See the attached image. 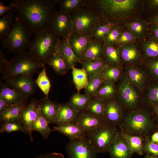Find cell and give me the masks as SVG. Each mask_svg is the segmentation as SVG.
Masks as SVG:
<instances>
[{
    "label": "cell",
    "mask_w": 158,
    "mask_h": 158,
    "mask_svg": "<svg viewBox=\"0 0 158 158\" xmlns=\"http://www.w3.org/2000/svg\"><path fill=\"white\" fill-rule=\"evenodd\" d=\"M57 0H14L10 6L16 18L31 35H35L50 28Z\"/></svg>",
    "instance_id": "1"
},
{
    "label": "cell",
    "mask_w": 158,
    "mask_h": 158,
    "mask_svg": "<svg viewBox=\"0 0 158 158\" xmlns=\"http://www.w3.org/2000/svg\"><path fill=\"white\" fill-rule=\"evenodd\" d=\"M140 2L138 0H86L84 7L109 21L117 23L133 16L139 8Z\"/></svg>",
    "instance_id": "2"
},
{
    "label": "cell",
    "mask_w": 158,
    "mask_h": 158,
    "mask_svg": "<svg viewBox=\"0 0 158 158\" xmlns=\"http://www.w3.org/2000/svg\"><path fill=\"white\" fill-rule=\"evenodd\" d=\"M43 65L28 51L16 54L8 61L0 50V70L2 79L22 75H33Z\"/></svg>",
    "instance_id": "3"
},
{
    "label": "cell",
    "mask_w": 158,
    "mask_h": 158,
    "mask_svg": "<svg viewBox=\"0 0 158 158\" xmlns=\"http://www.w3.org/2000/svg\"><path fill=\"white\" fill-rule=\"evenodd\" d=\"M60 38L50 28L35 35L28 51L43 65L47 63L56 51Z\"/></svg>",
    "instance_id": "4"
},
{
    "label": "cell",
    "mask_w": 158,
    "mask_h": 158,
    "mask_svg": "<svg viewBox=\"0 0 158 158\" xmlns=\"http://www.w3.org/2000/svg\"><path fill=\"white\" fill-rule=\"evenodd\" d=\"M119 133L116 126L106 122L87 134V136L97 154L109 152Z\"/></svg>",
    "instance_id": "5"
},
{
    "label": "cell",
    "mask_w": 158,
    "mask_h": 158,
    "mask_svg": "<svg viewBox=\"0 0 158 158\" xmlns=\"http://www.w3.org/2000/svg\"><path fill=\"white\" fill-rule=\"evenodd\" d=\"M152 126L149 112L145 109H140L128 113L123 121L122 127L124 133L140 136L147 133Z\"/></svg>",
    "instance_id": "6"
},
{
    "label": "cell",
    "mask_w": 158,
    "mask_h": 158,
    "mask_svg": "<svg viewBox=\"0 0 158 158\" xmlns=\"http://www.w3.org/2000/svg\"><path fill=\"white\" fill-rule=\"evenodd\" d=\"M31 35L16 18L12 30L3 40L2 50L6 49L7 51L16 54L26 51L31 41Z\"/></svg>",
    "instance_id": "7"
},
{
    "label": "cell",
    "mask_w": 158,
    "mask_h": 158,
    "mask_svg": "<svg viewBox=\"0 0 158 158\" xmlns=\"http://www.w3.org/2000/svg\"><path fill=\"white\" fill-rule=\"evenodd\" d=\"M71 15L73 32L90 37L95 26L102 18L96 12L85 7Z\"/></svg>",
    "instance_id": "8"
},
{
    "label": "cell",
    "mask_w": 158,
    "mask_h": 158,
    "mask_svg": "<svg viewBox=\"0 0 158 158\" xmlns=\"http://www.w3.org/2000/svg\"><path fill=\"white\" fill-rule=\"evenodd\" d=\"M141 93L124 74L117 87V96L122 105L131 111L137 109L140 103Z\"/></svg>",
    "instance_id": "9"
},
{
    "label": "cell",
    "mask_w": 158,
    "mask_h": 158,
    "mask_svg": "<svg viewBox=\"0 0 158 158\" xmlns=\"http://www.w3.org/2000/svg\"><path fill=\"white\" fill-rule=\"evenodd\" d=\"M142 64L125 65L124 73L129 81L143 94L150 82V75Z\"/></svg>",
    "instance_id": "10"
},
{
    "label": "cell",
    "mask_w": 158,
    "mask_h": 158,
    "mask_svg": "<svg viewBox=\"0 0 158 158\" xmlns=\"http://www.w3.org/2000/svg\"><path fill=\"white\" fill-rule=\"evenodd\" d=\"M66 151L68 158H97V153L87 136L80 139L70 140Z\"/></svg>",
    "instance_id": "11"
},
{
    "label": "cell",
    "mask_w": 158,
    "mask_h": 158,
    "mask_svg": "<svg viewBox=\"0 0 158 158\" xmlns=\"http://www.w3.org/2000/svg\"><path fill=\"white\" fill-rule=\"evenodd\" d=\"M5 80V84L8 87L26 98L32 95L36 90L37 85L32 75L16 76Z\"/></svg>",
    "instance_id": "12"
},
{
    "label": "cell",
    "mask_w": 158,
    "mask_h": 158,
    "mask_svg": "<svg viewBox=\"0 0 158 158\" xmlns=\"http://www.w3.org/2000/svg\"><path fill=\"white\" fill-rule=\"evenodd\" d=\"M50 28L60 38L68 37L73 32L71 15L56 11L51 19Z\"/></svg>",
    "instance_id": "13"
},
{
    "label": "cell",
    "mask_w": 158,
    "mask_h": 158,
    "mask_svg": "<svg viewBox=\"0 0 158 158\" xmlns=\"http://www.w3.org/2000/svg\"><path fill=\"white\" fill-rule=\"evenodd\" d=\"M122 104L117 95L104 101V118L106 122L116 126L123 115Z\"/></svg>",
    "instance_id": "14"
},
{
    "label": "cell",
    "mask_w": 158,
    "mask_h": 158,
    "mask_svg": "<svg viewBox=\"0 0 158 158\" xmlns=\"http://www.w3.org/2000/svg\"><path fill=\"white\" fill-rule=\"evenodd\" d=\"M119 51L122 63L125 65L142 64L145 59L136 42L120 47Z\"/></svg>",
    "instance_id": "15"
},
{
    "label": "cell",
    "mask_w": 158,
    "mask_h": 158,
    "mask_svg": "<svg viewBox=\"0 0 158 158\" xmlns=\"http://www.w3.org/2000/svg\"><path fill=\"white\" fill-rule=\"evenodd\" d=\"M40 103L35 101H31L25 109L22 116L21 124L32 142L33 140L32 126L38 115Z\"/></svg>",
    "instance_id": "16"
},
{
    "label": "cell",
    "mask_w": 158,
    "mask_h": 158,
    "mask_svg": "<svg viewBox=\"0 0 158 158\" xmlns=\"http://www.w3.org/2000/svg\"><path fill=\"white\" fill-rule=\"evenodd\" d=\"M109 152L112 158H130L133 153L126 140L119 133Z\"/></svg>",
    "instance_id": "17"
},
{
    "label": "cell",
    "mask_w": 158,
    "mask_h": 158,
    "mask_svg": "<svg viewBox=\"0 0 158 158\" xmlns=\"http://www.w3.org/2000/svg\"><path fill=\"white\" fill-rule=\"evenodd\" d=\"M106 122L104 118L84 112L79 114L75 123L80 127L87 135Z\"/></svg>",
    "instance_id": "18"
},
{
    "label": "cell",
    "mask_w": 158,
    "mask_h": 158,
    "mask_svg": "<svg viewBox=\"0 0 158 158\" xmlns=\"http://www.w3.org/2000/svg\"><path fill=\"white\" fill-rule=\"evenodd\" d=\"M124 25L137 39L143 40L148 35L149 24L141 19L127 20L124 23Z\"/></svg>",
    "instance_id": "19"
},
{
    "label": "cell",
    "mask_w": 158,
    "mask_h": 158,
    "mask_svg": "<svg viewBox=\"0 0 158 158\" xmlns=\"http://www.w3.org/2000/svg\"><path fill=\"white\" fill-rule=\"evenodd\" d=\"M56 49L66 61L70 68L80 63L79 59L75 56L69 44L68 37L60 38Z\"/></svg>",
    "instance_id": "20"
},
{
    "label": "cell",
    "mask_w": 158,
    "mask_h": 158,
    "mask_svg": "<svg viewBox=\"0 0 158 158\" xmlns=\"http://www.w3.org/2000/svg\"><path fill=\"white\" fill-rule=\"evenodd\" d=\"M25 102L11 105L5 111L0 114L1 122L18 123L21 124L23 112L26 108Z\"/></svg>",
    "instance_id": "21"
},
{
    "label": "cell",
    "mask_w": 158,
    "mask_h": 158,
    "mask_svg": "<svg viewBox=\"0 0 158 158\" xmlns=\"http://www.w3.org/2000/svg\"><path fill=\"white\" fill-rule=\"evenodd\" d=\"M79 114L68 103L60 104L54 124L59 125L75 123Z\"/></svg>",
    "instance_id": "22"
},
{
    "label": "cell",
    "mask_w": 158,
    "mask_h": 158,
    "mask_svg": "<svg viewBox=\"0 0 158 158\" xmlns=\"http://www.w3.org/2000/svg\"><path fill=\"white\" fill-rule=\"evenodd\" d=\"M91 37L73 32L68 36L69 44L74 54L79 59L87 45L91 40Z\"/></svg>",
    "instance_id": "23"
},
{
    "label": "cell",
    "mask_w": 158,
    "mask_h": 158,
    "mask_svg": "<svg viewBox=\"0 0 158 158\" xmlns=\"http://www.w3.org/2000/svg\"><path fill=\"white\" fill-rule=\"evenodd\" d=\"M41 113L48 123H54L57 117L59 104L51 101L46 97L40 103Z\"/></svg>",
    "instance_id": "24"
},
{
    "label": "cell",
    "mask_w": 158,
    "mask_h": 158,
    "mask_svg": "<svg viewBox=\"0 0 158 158\" xmlns=\"http://www.w3.org/2000/svg\"><path fill=\"white\" fill-rule=\"evenodd\" d=\"M53 129L68 137L70 140L80 139L87 136L83 130L75 123L57 125L53 127Z\"/></svg>",
    "instance_id": "25"
},
{
    "label": "cell",
    "mask_w": 158,
    "mask_h": 158,
    "mask_svg": "<svg viewBox=\"0 0 158 158\" xmlns=\"http://www.w3.org/2000/svg\"><path fill=\"white\" fill-rule=\"evenodd\" d=\"M104 45L103 43L91 39L83 51L80 61L102 58Z\"/></svg>",
    "instance_id": "26"
},
{
    "label": "cell",
    "mask_w": 158,
    "mask_h": 158,
    "mask_svg": "<svg viewBox=\"0 0 158 158\" xmlns=\"http://www.w3.org/2000/svg\"><path fill=\"white\" fill-rule=\"evenodd\" d=\"M80 63L86 72L89 80L99 74L107 64L102 58L80 61Z\"/></svg>",
    "instance_id": "27"
},
{
    "label": "cell",
    "mask_w": 158,
    "mask_h": 158,
    "mask_svg": "<svg viewBox=\"0 0 158 158\" xmlns=\"http://www.w3.org/2000/svg\"><path fill=\"white\" fill-rule=\"evenodd\" d=\"M141 50L145 59L158 57V40L150 34L142 40Z\"/></svg>",
    "instance_id": "28"
},
{
    "label": "cell",
    "mask_w": 158,
    "mask_h": 158,
    "mask_svg": "<svg viewBox=\"0 0 158 158\" xmlns=\"http://www.w3.org/2000/svg\"><path fill=\"white\" fill-rule=\"evenodd\" d=\"M114 23L102 18L94 27L90 36L91 39L104 44V41Z\"/></svg>",
    "instance_id": "29"
},
{
    "label": "cell",
    "mask_w": 158,
    "mask_h": 158,
    "mask_svg": "<svg viewBox=\"0 0 158 158\" xmlns=\"http://www.w3.org/2000/svg\"><path fill=\"white\" fill-rule=\"evenodd\" d=\"M120 47L109 44H104L102 58L107 64L121 67L122 63L120 54Z\"/></svg>",
    "instance_id": "30"
},
{
    "label": "cell",
    "mask_w": 158,
    "mask_h": 158,
    "mask_svg": "<svg viewBox=\"0 0 158 158\" xmlns=\"http://www.w3.org/2000/svg\"><path fill=\"white\" fill-rule=\"evenodd\" d=\"M0 96L10 105L25 102L26 98L17 91L8 87L1 81Z\"/></svg>",
    "instance_id": "31"
},
{
    "label": "cell",
    "mask_w": 158,
    "mask_h": 158,
    "mask_svg": "<svg viewBox=\"0 0 158 158\" xmlns=\"http://www.w3.org/2000/svg\"><path fill=\"white\" fill-rule=\"evenodd\" d=\"M99 74L104 82L115 84L121 79L124 73L121 67L107 64Z\"/></svg>",
    "instance_id": "32"
},
{
    "label": "cell",
    "mask_w": 158,
    "mask_h": 158,
    "mask_svg": "<svg viewBox=\"0 0 158 158\" xmlns=\"http://www.w3.org/2000/svg\"><path fill=\"white\" fill-rule=\"evenodd\" d=\"M92 98L91 96L85 93L78 92L71 96L68 104L76 111L80 113L85 112Z\"/></svg>",
    "instance_id": "33"
},
{
    "label": "cell",
    "mask_w": 158,
    "mask_h": 158,
    "mask_svg": "<svg viewBox=\"0 0 158 158\" xmlns=\"http://www.w3.org/2000/svg\"><path fill=\"white\" fill-rule=\"evenodd\" d=\"M16 15L14 10L4 15L0 19V40H3L12 30L15 23Z\"/></svg>",
    "instance_id": "34"
},
{
    "label": "cell",
    "mask_w": 158,
    "mask_h": 158,
    "mask_svg": "<svg viewBox=\"0 0 158 158\" xmlns=\"http://www.w3.org/2000/svg\"><path fill=\"white\" fill-rule=\"evenodd\" d=\"M51 66L57 74L65 75L70 68L62 56L56 51L47 63Z\"/></svg>",
    "instance_id": "35"
},
{
    "label": "cell",
    "mask_w": 158,
    "mask_h": 158,
    "mask_svg": "<svg viewBox=\"0 0 158 158\" xmlns=\"http://www.w3.org/2000/svg\"><path fill=\"white\" fill-rule=\"evenodd\" d=\"M59 11L72 15L84 7L86 0H57Z\"/></svg>",
    "instance_id": "36"
},
{
    "label": "cell",
    "mask_w": 158,
    "mask_h": 158,
    "mask_svg": "<svg viewBox=\"0 0 158 158\" xmlns=\"http://www.w3.org/2000/svg\"><path fill=\"white\" fill-rule=\"evenodd\" d=\"M49 124L46 119L41 113L40 106L38 115L33 125L32 130L38 132L44 138L47 139L51 132L54 131L49 127Z\"/></svg>",
    "instance_id": "37"
},
{
    "label": "cell",
    "mask_w": 158,
    "mask_h": 158,
    "mask_svg": "<svg viewBox=\"0 0 158 158\" xmlns=\"http://www.w3.org/2000/svg\"><path fill=\"white\" fill-rule=\"evenodd\" d=\"M73 82L79 93L80 90L85 88L89 81L87 74L83 68H78L75 67L71 68Z\"/></svg>",
    "instance_id": "38"
},
{
    "label": "cell",
    "mask_w": 158,
    "mask_h": 158,
    "mask_svg": "<svg viewBox=\"0 0 158 158\" xmlns=\"http://www.w3.org/2000/svg\"><path fill=\"white\" fill-rule=\"evenodd\" d=\"M117 87L113 83L104 82L98 89L95 97L104 101L117 95Z\"/></svg>",
    "instance_id": "39"
},
{
    "label": "cell",
    "mask_w": 158,
    "mask_h": 158,
    "mask_svg": "<svg viewBox=\"0 0 158 158\" xmlns=\"http://www.w3.org/2000/svg\"><path fill=\"white\" fill-rule=\"evenodd\" d=\"M122 135L128 142L133 152L142 155L144 152L142 138L123 132Z\"/></svg>",
    "instance_id": "40"
},
{
    "label": "cell",
    "mask_w": 158,
    "mask_h": 158,
    "mask_svg": "<svg viewBox=\"0 0 158 158\" xmlns=\"http://www.w3.org/2000/svg\"><path fill=\"white\" fill-rule=\"evenodd\" d=\"M104 100L94 97L91 99L85 112L104 119Z\"/></svg>",
    "instance_id": "41"
},
{
    "label": "cell",
    "mask_w": 158,
    "mask_h": 158,
    "mask_svg": "<svg viewBox=\"0 0 158 158\" xmlns=\"http://www.w3.org/2000/svg\"><path fill=\"white\" fill-rule=\"evenodd\" d=\"M149 83L144 93L146 102L153 106L158 104V81Z\"/></svg>",
    "instance_id": "42"
},
{
    "label": "cell",
    "mask_w": 158,
    "mask_h": 158,
    "mask_svg": "<svg viewBox=\"0 0 158 158\" xmlns=\"http://www.w3.org/2000/svg\"><path fill=\"white\" fill-rule=\"evenodd\" d=\"M42 68V69L35 80V82L45 97H48L51 88V83L47 75L45 65H43Z\"/></svg>",
    "instance_id": "43"
},
{
    "label": "cell",
    "mask_w": 158,
    "mask_h": 158,
    "mask_svg": "<svg viewBox=\"0 0 158 158\" xmlns=\"http://www.w3.org/2000/svg\"><path fill=\"white\" fill-rule=\"evenodd\" d=\"M104 82L100 74L89 79L88 84L85 88V93L91 97H95L99 87Z\"/></svg>",
    "instance_id": "44"
},
{
    "label": "cell",
    "mask_w": 158,
    "mask_h": 158,
    "mask_svg": "<svg viewBox=\"0 0 158 158\" xmlns=\"http://www.w3.org/2000/svg\"><path fill=\"white\" fill-rule=\"evenodd\" d=\"M148 72L150 78L158 81V57L145 59L142 63Z\"/></svg>",
    "instance_id": "45"
},
{
    "label": "cell",
    "mask_w": 158,
    "mask_h": 158,
    "mask_svg": "<svg viewBox=\"0 0 158 158\" xmlns=\"http://www.w3.org/2000/svg\"><path fill=\"white\" fill-rule=\"evenodd\" d=\"M121 26L117 23H114L111 27L106 38L104 44L117 45L118 39L121 30Z\"/></svg>",
    "instance_id": "46"
},
{
    "label": "cell",
    "mask_w": 158,
    "mask_h": 158,
    "mask_svg": "<svg viewBox=\"0 0 158 158\" xmlns=\"http://www.w3.org/2000/svg\"><path fill=\"white\" fill-rule=\"evenodd\" d=\"M136 39L132 33L126 28L122 29L118 39L117 45L121 47L128 44L136 42Z\"/></svg>",
    "instance_id": "47"
},
{
    "label": "cell",
    "mask_w": 158,
    "mask_h": 158,
    "mask_svg": "<svg viewBox=\"0 0 158 158\" xmlns=\"http://www.w3.org/2000/svg\"><path fill=\"white\" fill-rule=\"evenodd\" d=\"M21 131L26 133V131L21 124L18 123L6 122L2 123L0 129V133H8Z\"/></svg>",
    "instance_id": "48"
},
{
    "label": "cell",
    "mask_w": 158,
    "mask_h": 158,
    "mask_svg": "<svg viewBox=\"0 0 158 158\" xmlns=\"http://www.w3.org/2000/svg\"><path fill=\"white\" fill-rule=\"evenodd\" d=\"M144 152L158 157V145L149 140H147L143 144Z\"/></svg>",
    "instance_id": "49"
},
{
    "label": "cell",
    "mask_w": 158,
    "mask_h": 158,
    "mask_svg": "<svg viewBox=\"0 0 158 158\" xmlns=\"http://www.w3.org/2000/svg\"><path fill=\"white\" fill-rule=\"evenodd\" d=\"M34 158H65V157L61 153L54 152L41 154Z\"/></svg>",
    "instance_id": "50"
},
{
    "label": "cell",
    "mask_w": 158,
    "mask_h": 158,
    "mask_svg": "<svg viewBox=\"0 0 158 158\" xmlns=\"http://www.w3.org/2000/svg\"><path fill=\"white\" fill-rule=\"evenodd\" d=\"M14 10L11 6H7L4 5L1 1H0V16H2L4 14L10 12Z\"/></svg>",
    "instance_id": "51"
},
{
    "label": "cell",
    "mask_w": 158,
    "mask_h": 158,
    "mask_svg": "<svg viewBox=\"0 0 158 158\" xmlns=\"http://www.w3.org/2000/svg\"><path fill=\"white\" fill-rule=\"evenodd\" d=\"M11 106L8 104L2 97L0 96V114L5 111Z\"/></svg>",
    "instance_id": "52"
},
{
    "label": "cell",
    "mask_w": 158,
    "mask_h": 158,
    "mask_svg": "<svg viewBox=\"0 0 158 158\" xmlns=\"http://www.w3.org/2000/svg\"><path fill=\"white\" fill-rule=\"evenodd\" d=\"M149 26L151 34L158 40V25L154 24H150Z\"/></svg>",
    "instance_id": "53"
},
{
    "label": "cell",
    "mask_w": 158,
    "mask_h": 158,
    "mask_svg": "<svg viewBox=\"0 0 158 158\" xmlns=\"http://www.w3.org/2000/svg\"><path fill=\"white\" fill-rule=\"evenodd\" d=\"M150 24L158 25V12L152 16L149 20Z\"/></svg>",
    "instance_id": "54"
},
{
    "label": "cell",
    "mask_w": 158,
    "mask_h": 158,
    "mask_svg": "<svg viewBox=\"0 0 158 158\" xmlns=\"http://www.w3.org/2000/svg\"><path fill=\"white\" fill-rule=\"evenodd\" d=\"M148 1L149 5L151 7L158 8V0H150Z\"/></svg>",
    "instance_id": "55"
},
{
    "label": "cell",
    "mask_w": 158,
    "mask_h": 158,
    "mask_svg": "<svg viewBox=\"0 0 158 158\" xmlns=\"http://www.w3.org/2000/svg\"><path fill=\"white\" fill-rule=\"evenodd\" d=\"M151 140L154 142H158V132L154 133L151 137Z\"/></svg>",
    "instance_id": "56"
},
{
    "label": "cell",
    "mask_w": 158,
    "mask_h": 158,
    "mask_svg": "<svg viewBox=\"0 0 158 158\" xmlns=\"http://www.w3.org/2000/svg\"><path fill=\"white\" fill-rule=\"evenodd\" d=\"M153 109L154 112L158 117V104L153 106Z\"/></svg>",
    "instance_id": "57"
},
{
    "label": "cell",
    "mask_w": 158,
    "mask_h": 158,
    "mask_svg": "<svg viewBox=\"0 0 158 158\" xmlns=\"http://www.w3.org/2000/svg\"><path fill=\"white\" fill-rule=\"evenodd\" d=\"M145 158H158V157L151 154L147 153L145 156Z\"/></svg>",
    "instance_id": "58"
}]
</instances>
